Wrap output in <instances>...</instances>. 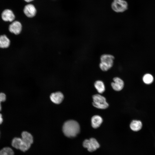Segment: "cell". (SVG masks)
Returning <instances> with one entry per match:
<instances>
[{
  "mask_svg": "<svg viewBox=\"0 0 155 155\" xmlns=\"http://www.w3.org/2000/svg\"><path fill=\"white\" fill-rule=\"evenodd\" d=\"M62 130L64 134L67 137H74L80 132V126L76 121L70 120L64 123Z\"/></svg>",
  "mask_w": 155,
  "mask_h": 155,
  "instance_id": "1",
  "label": "cell"
},
{
  "mask_svg": "<svg viewBox=\"0 0 155 155\" xmlns=\"http://www.w3.org/2000/svg\"><path fill=\"white\" fill-rule=\"evenodd\" d=\"M115 57L113 55L108 54H102L100 57L99 66L103 71H107L113 66Z\"/></svg>",
  "mask_w": 155,
  "mask_h": 155,
  "instance_id": "2",
  "label": "cell"
},
{
  "mask_svg": "<svg viewBox=\"0 0 155 155\" xmlns=\"http://www.w3.org/2000/svg\"><path fill=\"white\" fill-rule=\"evenodd\" d=\"M93 105L96 108L100 109H105L107 108L108 104L106 101V98L99 94H96L92 96Z\"/></svg>",
  "mask_w": 155,
  "mask_h": 155,
  "instance_id": "3",
  "label": "cell"
},
{
  "mask_svg": "<svg viewBox=\"0 0 155 155\" xmlns=\"http://www.w3.org/2000/svg\"><path fill=\"white\" fill-rule=\"evenodd\" d=\"M111 7L112 10L116 13H122L126 10L128 7L127 2L124 0H113Z\"/></svg>",
  "mask_w": 155,
  "mask_h": 155,
  "instance_id": "4",
  "label": "cell"
},
{
  "mask_svg": "<svg viewBox=\"0 0 155 155\" xmlns=\"http://www.w3.org/2000/svg\"><path fill=\"white\" fill-rule=\"evenodd\" d=\"M23 26L22 23L17 20H15L11 22L8 27L9 32L16 36L21 34Z\"/></svg>",
  "mask_w": 155,
  "mask_h": 155,
  "instance_id": "5",
  "label": "cell"
},
{
  "mask_svg": "<svg viewBox=\"0 0 155 155\" xmlns=\"http://www.w3.org/2000/svg\"><path fill=\"white\" fill-rule=\"evenodd\" d=\"M84 147L87 148L88 150L90 152H92L96 150L100 147V145L96 140L93 138L89 140H85L83 143Z\"/></svg>",
  "mask_w": 155,
  "mask_h": 155,
  "instance_id": "6",
  "label": "cell"
},
{
  "mask_svg": "<svg viewBox=\"0 0 155 155\" xmlns=\"http://www.w3.org/2000/svg\"><path fill=\"white\" fill-rule=\"evenodd\" d=\"M1 17L5 22L11 23L16 19V16L13 11L9 9H5L2 11Z\"/></svg>",
  "mask_w": 155,
  "mask_h": 155,
  "instance_id": "7",
  "label": "cell"
},
{
  "mask_svg": "<svg viewBox=\"0 0 155 155\" xmlns=\"http://www.w3.org/2000/svg\"><path fill=\"white\" fill-rule=\"evenodd\" d=\"M23 12L26 16L28 18H32L35 16L36 10L34 5L29 4L25 6Z\"/></svg>",
  "mask_w": 155,
  "mask_h": 155,
  "instance_id": "8",
  "label": "cell"
},
{
  "mask_svg": "<svg viewBox=\"0 0 155 155\" xmlns=\"http://www.w3.org/2000/svg\"><path fill=\"white\" fill-rule=\"evenodd\" d=\"M114 82L111 84L113 88L115 91H120L123 88L124 83L123 80L118 77H115L113 79Z\"/></svg>",
  "mask_w": 155,
  "mask_h": 155,
  "instance_id": "9",
  "label": "cell"
},
{
  "mask_svg": "<svg viewBox=\"0 0 155 155\" xmlns=\"http://www.w3.org/2000/svg\"><path fill=\"white\" fill-rule=\"evenodd\" d=\"M64 96L60 92H57L52 93L50 96L51 100L54 103L59 104L61 103L63 100Z\"/></svg>",
  "mask_w": 155,
  "mask_h": 155,
  "instance_id": "10",
  "label": "cell"
},
{
  "mask_svg": "<svg viewBox=\"0 0 155 155\" xmlns=\"http://www.w3.org/2000/svg\"><path fill=\"white\" fill-rule=\"evenodd\" d=\"M11 40L5 34L0 35V48L6 49L9 47L11 44Z\"/></svg>",
  "mask_w": 155,
  "mask_h": 155,
  "instance_id": "11",
  "label": "cell"
},
{
  "mask_svg": "<svg viewBox=\"0 0 155 155\" xmlns=\"http://www.w3.org/2000/svg\"><path fill=\"white\" fill-rule=\"evenodd\" d=\"M103 121L102 118L98 115L93 116L91 118V125L92 127L95 129L99 127Z\"/></svg>",
  "mask_w": 155,
  "mask_h": 155,
  "instance_id": "12",
  "label": "cell"
},
{
  "mask_svg": "<svg viewBox=\"0 0 155 155\" xmlns=\"http://www.w3.org/2000/svg\"><path fill=\"white\" fill-rule=\"evenodd\" d=\"M22 139L24 143L31 145L33 142L32 136L29 133L24 131L22 133Z\"/></svg>",
  "mask_w": 155,
  "mask_h": 155,
  "instance_id": "13",
  "label": "cell"
},
{
  "mask_svg": "<svg viewBox=\"0 0 155 155\" xmlns=\"http://www.w3.org/2000/svg\"><path fill=\"white\" fill-rule=\"evenodd\" d=\"M142 122L139 120H133L131 123L130 127L131 129L134 131H137L142 128Z\"/></svg>",
  "mask_w": 155,
  "mask_h": 155,
  "instance_id": "14",
  "label": "cell"
},
{
  "mask_svg": "<svg viewBox=\"0 0 155 155\" xmlns=\"http://www.w3.org/2000/svg\"><path fill=\"white\" fill-rule=\"evenodd\" d=\"M94 86L98 92L102 93L105 90V87L103 82L98 80L96 81L94 83Z\"/></svg>",
  "mask_w": 155,
  "mask_h": 155,
  "instance_id": "15",
  "label": "cell"
},
{
  "mask_svg": "<svg viewBox=\"0 0 155 155\" xmlns=\"http://www.w3.org/2000/svg\"><path fill=\"white\" fill-rule=\"evenodd\" d=\"M22 142L23 141L22 138L15 137L13 140L11 142V145L14 148L17 149H20Z\"/></svg>",
  "mask_w": 155,
  "mask_h": 155,
  "instance_id": "16",
  "label": "cell"
},
{
  "mask_svg": "<svg viewBox=\"0 0 155 155\" xmlns=\"http://www.w3.org/2000/svg\"><path fill=\"white\" fill-rule=\"evenodd\" d=\"M13 150L10 148L6 147L0 150V155H14Z\"/></svg>",
  "mask_w": 155,
  "mask_h": 155,
  "instance_id": "17",
  "label": "cell"
},
{
  "mask_svg": "<svg viewBox=\"0 0 155 155\" xmlns=\"http://www.w3.org/2000/svg\"><path fill=\"white\" fill-rule=\"evenodd\" d=\"M153 76L149 73L145 74L143 78L144 82L146 84H151L153 82Z\"/></svg>",
  "mask_w": 155,
  "mask_h": 155,
  "instance_id": "18",
  "label": "cell"
},
{
  "mask_svg": "<svg viewBox=\"0 0 155 155\" xmlns=\"http://www.w3.org/2000/svg\"><path fill=\"white\" fill-rule=\"evenodd\" d=\"M6 99V95L3 93H0V103L5 101Z\"/></svg>",
  "mask_w": 155,
  "mask_h": 155,
  "instance_id": "19",
  "label": "cell"
},
{
  "mask_svg": "<svg viewBox=\"0 0 155 155\" xmlns=\"http://www.w3.org/2000/svg\"><path fill=\"white\" fill-rule=\"evenodd\" d=\"M3 119L2 117V115L0 113V125L3 122Z\"/></svg>",
  "mask_w": 155,
  "mask_h": 155,
  "instance_id": "20",
  "label": "cell"
},
{
  "mask_svg": "<svg viewBox=\"0 0 155 155\" xmlns=\"http://www.w3.org/2000/svg\"><path fill=\"white\" fill-rule=\"evenodd\" d=\"M27 2H30L33 1L34 0H24Z\"/></svg>",
  "mask_w": 155,
  "mask_h": 155,
  "instance_id": "21",
  "label": "cell"
},
{
  "mask_svg": "<svg viewBox=\"0 0 155 155\" xmlns=\"http://www.w3.org/2000/svg\"><path fill=\"white\" fill-rule=\"evenodd\" d=\"M1 110V104L0 103V111Z\"/></svg>",
  "mask_w": 155,
  "mask_h": 155,
  "instance_id": "22",
  "label": "cell"
}]
</instances>
